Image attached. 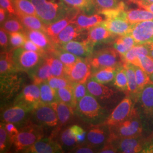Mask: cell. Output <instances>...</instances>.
<instances>
[{"instance_id":"1","label":"cell","mask_w":153,"mask_h":153,"mask_svg":"<svg viewBox=\"0 0 153 153\" xmlns=\"http://www.w3.org/2000/svg\"><path fill=\"white\" fill-rule=\"evenodd\" d=\"M134 107L142 123L143 134H153V83H148L138 94Z\"/></svg>"},{"instance_id":"2","label":"cell","mask_w":153,"mask_h":153,"mask_svg":"<svg viewBox=\"0 0 153 153\" xmlns=\"http://www.w3.org/2000/svg\"><path fill=\"white\" fill-rule=\"evenodd\" d=\"M35 7L37 16L45 25L57 22L76 9L67 5L62 0H30Z\"/></svg>"},{"instance_id":"3","label":"cell","mask_w":153,"mask_h":153,"mask_svg":"<svg viewBox=\"0 0 153 153\" xmlns=\"http://www.w3.org/2000/svg\"><path fill=\"white\" fill-rule=\"evenodd\" d=\"M75 113L90 125L104 123L109 115L107 109L90 94L78 103Z\"/></svg>"},{"instance_id":"4","label":"cell","mask_w":153,"mask_h":153,"mask_svg":"<svg viewBox=\"0 0 153 153\" xmlns=\"http://www.w3.org/2000/svg\"><path fill=\"white\" fill-rule=\"evenodd\" d=\"M109 140H116L143 135L142 123L134 107L131 115L126 120L114 126H109Z\"/></svg>"},{"instance_id":"5","label":"cell","mask_w":153,"mask_h":153,"mask_svg":"<svg viewBox=\"0 0 153 153\" xmlns=\"http://www.w3.org/2000/svg\"><path fill=\"white\" fill-rule=\"evenodd\" d=\"M19 132L14 138L13 145L16 152H24L35 142L43 138L42 126L28 121L21 126Z\"/></svg>"},{"instance_id":"6","label":"cell","mask_w":153,"mask_h":153,"mask_svg":"<svg viewBox=\"0 0 153 153\" xmlns=\"http://www.w3.org/2000/svg\"><path fill=\"white\" fill-rule=\"evenodd\" d=\"M92 72L107 67H119L125 61L123 57L114 48H105L94 52L87 58Z\"/></svg>"},{"instance_id":"7","label":"cell","mask_w":153,"mask_h":153,"mask_svg":"<svg viewBox=\"0 0 153 153\" xmlns=\"http://www.w3.org/2000/svg\"><path fill=\"white\" fill-rule=\"evenodd\" d=\"M12 56L16 71L28 73L38 65L46 56L21 47L12 50Z\"/></svg>"},{"instance_id":"8","label":"cell","mask_w":153,"mask_h":153,"mask_svg":"<svg viewBox=\"0 0 153 153\" xmlns=\"http://www.w3.org/2000/svg\"><path fill=\"white\" fill-rule=\"evenodd\" d=\"M32 122L41 126L55 127L59 124L57 114L50 104L40 102L32 111Z\"/></svg>"},{"instance_id":"9","label":"cell","mask_w":153,"mask_h":153,"mask_svg":"<svg viewBox=\"0 0 153 153\" xmlns=\"http://www.w3.org/2000/svg\"><path fill=\"white\" fill-rule=\"evenodd\" d=\"M33 110L27 105L14 103L3 111L1 119L4 123H11L21 126L27 122L28 116L31 114Z\"/></svg>"},{"instance_id":"10","label":"cell","mask_w":153,"mask_h":153,"mask_svg":"<svg viewBox=\"0 0 153 153\" xmlns=\"http://www.w3.org/2000/svg\"><path fill=\"white\" fill-rule=\"evenodd\" d=\"M92 69L87 58L80 59L69 68H66V77L73 84L86 83L91 77Z\"/></svg>"},{"instance_id":"11","label":"cell","mask_w":153,"mask_h":153,"mask_svg":"<svg viewBox=\"0 0 153 153\" xmlns=\"http://www.w3.org/2000/svg\"><path fill=\"white\" fill-rule=\"evenodd\" d=\"M134 105V102L133 99L127 95L113 109L104 123L112 126L126 120L131 115Z\"/></svg>"},{"instance_id":"12","label":"cell","mask_w":153,"mask_h":153,"mask_svg":"<svg viewBox=\"0 0 153 153\" xmlns=\"http://www.w3.org/2000/svg\"><path fill=\"white\" fill-rule=\"evenodd\" d=\"M148 138L143 134L137 137L111 140L107 142H112L117 149L118 153H142Z\"/></svg>"},{"instance_id":"13","label":"cell","mask_w":153,"mask_h":153,"mask_svg":"<svg viewBox=\"0 0 153 153\" xmlns=\"http://www.w3.org/2000/svg\"><path fill=\"white\" fill-rule=\"evenodd\" d=\"M137 45L153 43V19L133 24L129 33Z\"/></svg>"},{"instance_id":"14","label":"cell","mask_w":153,"mask_h":153,"mask_svg":"<svg viewBox=\"0 0 153 153\" xmlns=\"http://www.w3.org/2000/svg\"><path fill=\"white\" fill-rule=\"evenodd\" d=\"M109 137V126L104 123L90 125L86 136L88 143L99 150L108 141Z\"/></svg>"},{"instance_id":"15","label":"cell","mask_w":153,"mask_h":153,"mask_svg":"<svg viewBox=\"0 0 153 153\" xmlns=\"http://www.w3.org/2000/svg\"><path fill=\"white\" fill-rule=\"evenodd\" d=\"M41 102L39 85L30 84L26 86L16 97L14 103L27 105L33 109Z\"/></svg>"},{"instance_id":"16","label":"cell","mask_w":153,"mask_h":153,"mask_svg":"<svg viewBox=\"0 0 153 153\" xmlns=\"http://www.w3.org/2000/svg\"><path fill=\"white\" fill-rule=\"evenodd\" d=\"M16 73L1 76V98L9 99L21 88V81Z\"/></svg>"},{"instance_id":"17","label":"cell","mask_w":153,"mask_h":153,"mask_svg":"<svg viewBox=\"0 0 153 153\" xmlns=\"http://www.w3.org/2000/svg\"><path fill=\"white\" fill-rule=\"evenodd\" d=\"M86 86L89 94L98 100L106 101L116 96V91L114 90L91 78L86 82Z\"/></svg>"},{"instance_id":"18","label":"cell","mask_w":153,"mask_h":153,"mask_svg":"<svg viewBox=\"0 0 153 153\" xmlns=\"http://www.w3.org/2000/svg\"><path fill=\"white\" fill-rule=\"evenodd\" d=\"M59 47L78 57L88 58L93 54L94 45L85 39L82 42L72 40Z\"/></svg>"},{"instance_id":"19","label":"cell","mask_w":153,"mask_h":153,"mask_svg":"<svg viewBox=\"0 0 153 153\" xmlns=\"http://www.w3.org/2000/svg\"><path fill=\"white\" fill-rule=\"evenodd\" d=\"M62 147L60 143L53 141L51 138H42L35 142L24 153H62Z\"/></svg>"},{"instance_id":"20","label":"cell","mask_w":153,"mask_h":153,"mask_svg":"<svg viewBox=\"0 0 153 153\" xmlns=\"http://www.w3.org/2000/svg\"><path fill=\"white\" fill-rule=\"evenodd\" d=\"M100 24L115 35L119 36L130 33L132 26L131 23L123 16L105 19Z\"/></svg>"},{"instance_id":"21","label":"cell","mask_w":153,"mask_h":153,"mask_svg":"<svg viewBox=\"0 0 153 153\" xmlns=\"http://www.w3.org/2000/svg\"><path fill=\"white\" fill-rule=\"evenodd\" d=\"M23 33L28 39L44 50L47 54L51 53L56 48V45L43 31L25 28Z\"/></svg>"},{"instance_id":"22","label":"cell","mask_w":153,"mask_h":153,"mask_svg":"<svg viewBox=\"0 0 153 153\" xmlns=\"http://www.w3.org/2000/svg\"><path fill=\"white\" fill-rule=\"evenodd\" d=\"M85 31L79 27L75 23H71L51 40L56 45L60 46L62 44L80 38Z\"/></svg>"},{"instance_id":"23","label":"cell","mask_w":153,"mask_h":153,"mask_svg":"<svg viewBox=\"0 0 153 153\" xmlns=\"http://www.w3.org/2000/svg\"><path fill=\"white\" fill-rule=\"evenodd\" d=\"M80 12L76 9L69 15L60 20L50 25H46L45 31L51 40L55 38L60 33L71 23H74L77 15Z\"/></svg>"},{"instance_id":"24","label":"cell","mask_w":153,"mask_h":153,"mask_svg":"<svg viewBox=\"0 0 153 153\" xmlns=\"http://www.w3.org/2000/svg\"><path fill=\"white\" fill-rule=\"evenodd\" d=\"M115 36V35L111 33L106 28L99 24L88 30L86 40L95 45L100 43L108 41Z\"/></svg>"},{"instance_id":"25","label":"cell","mask_w":153,"mask_h":153,"mask_svg":"<svg viewBox=\"0 0 153 153\" xmlns=\"http://www.w3.org/2000/svg\"><path fill=\"white\" fill-rule=\"evenodd\" d=\"M27 73L33 83L37 85L47 81L50 77L53 76L50 66L45 60V57L38 65Z\"/></svg>"},{"instance_id":"26","label":"cell","mask_w":153,"mask_h":153,"mask_svg":"<svg viewBox=\"0 0 153 153\" xmlns=\"http://www.w3.org/2000/svg\"><path fill=\"white\" fill-rule=\"evenodd\" d=\"M105 19V17L100 13L88 16L79 13L74 23L82 30H88L90 28L100 24Z\"/></svg>"},{"instance_id":"27","label":"cell","mask_w":153,"mask_h":153,"mask_svg":"<svg viewBox=\"0 0 153 153\" xmlns=\"http://www.w3.org/2000/svg\"><path fill=\"white\" fill-rule=\"evenodd\" d=\"M55 110L61 126H64L71 120L75 113V110L71 106L59 100L50 104Z\"/></svg>"},{"instance_id":"28","label":"cell","mask_w":153,"mask_h":153,"mask_svg":"<svg viewBox=\"0 0 153 153\" xmlns=\"http://www.w3.org/2000/svg\"><path fill=\"white\" fill-rule=\"evenodd\" d=\"M123 66L125 68L128 78V94L127 95L129 96L134 102L138 94L140 93L136 82L134 65L129 62H125L123 64Z\"/></svg>"},{"instance_id":"29","label":"cell","mask_w":153,"mask_h":153,"mask_svg":"<svg viewBox=\"0 0 153 153\" xmlns=\"http://www.w3.org/2000/svg\"><path fill=\"white\" fill-rule=\"evenodd\" d=\"M16 16L21 21L26 29L45 31L46 25L38 16L27 15L16 12Z\"/></svg>"},{"instance_id":"30","label":"cell","mask_w":153,"mask_h":153,"mask_svg":"<svg viewBox=\"0 0 153 153\" xmlns=\"http://www.w3.org/2000/svg\"><path fill=\"white\" fill-rule=\"evenodd\" d=\"M118 67H107L93 71L90 78L96 82L107 84L114 81L116 69Z\"/></svg>"},{"instance_id":"31","label":"cell","mask_w":153,"mask_h":153,"mask_svg":"<svg viewBox=\"0 0 153 153\" xmlns=\"http://www.w3.org/2000/svg\"><path fill=\"white\" fill-rule=\"evenodd\" d=\"M18 72L16 71L10 51H1L0 56V74L1 76H6Z\"/></svg>"},{"instance_id":"32","label":"cell","mask_w":153,"mask_h":153,"mask_svg":"<svg viewBox=\"0 0 153 153\" xmlns=\"http://www.w3.org/2000/svg\"><path fill=\"white\" fill-rule=\"evenodd\" d=\"M133 9L126 10L125 17L126 19L131 23L135 24L138 22L153 19V13L146 9Z\"/></svg>"},{"instance_id":"33","label":"cell","mask_w":153,"mask_h":153,"mask_svg":"<svg viewBox=\"0 0 153 153\" xmlns=\"http://www.w3.org/2000/svg\"><path fill=\"white\" fill-rule=\"evenodd\" d=\"M149 48L148 44L136 45L130 49L123 57L125 62L138 66V57L140 55L149 56Z\"/></svg>"},{"instance_id":"34","label":"cell","mask_w":153,"mask_h":153,"mask_svg":"<svg viewBox=\"0 0 153 153\" xmlns=\"http://www.w3.org/2000/svg\"><path fill=\"white\" fill-rule=\"evenodd\" d=\"M49 54H52L60 59L65 66L66 68L71 67L80 59V57L62 49L57 45H56L55 49Z\"/></svg>"},{"instance_id":"35","label":"cell","mask_w":153,"mask_h":153,"mask_svg":"<svg viewBox=\"0 0 153 153\" xmlns=\"http://www.w3.org/2000/svg\"><path fill=\"white\" fill-rule=\"evenodd\" d=\"M45 60L49 64L53 76H65V66L60 59L52 54H48L45 57Z\"/></svg>"},{"instance_id":"36","label":"cell","mask_w":153,"mask_h":153,"mask_svg":"<svg viewBox=\"0 0 153 153\" xmlns=\"http://www.w3.org/2000/svg\"><path fill=\"white\" fill-rule=\"evenodd\" d=\"M40 91L41 102L45 104H51L58 100L56 90L50 86L47 81L39 85Z\"/></svg>"},{"instance_id":"37","label":"cell","mask_w":153,"mask_h":153,"mask_svg":"<svg viewBox=\"0 0 153 153\" xmlns=\"http://www.w3.org/2000/svg\"><path fill=\"white\" fill-rule=\"evenodd\" d=\"M114 85L116 88L120 91L128 94V78L126 74L125 68L123 65L118 67L116 69Z\"/></svg>"},{"instance_id":"38","label":"cell","mask_w":153,"mask_h":153,"mask_svg":"<svg viewBox=\"0 0 153 153\" xmlns=\"http://www.w3.org/2000/svg\"><path fill=\"white\" fill-rule=\"evenodd\" d=\"M56 93L58 100L68 104L74 110L76 109V104L73 95V86L57 89Z\"/></svg>"},{"instance_id":"39","label":"cell","mask_w":153,"mask_h":153,"mask_svg":"<svg viewBox=\"0 0 153 153\" xmlns=\"http://www.w3.org/2000/svg\"><path fill=\"white\" fill-rule=\"evenodd\" d=\"M13 2L16 12L38 16L35 7L30 0H13Z\"/></svg>"},{"instance_id":"40","label":"cell","mask_w":153,"mask_h":153,"mask_svg":"<svg viewBox=\"0 0 153 153\" xmlns=\"http://www.w3.org/2000/svg\"><path fill=\"white\" fill-rule=\"evenodd\" d=\"M66 4L79 11L89 13L95 7L94 0H62Z\"/></svg>"},{"instance_id":"41","label":"cell","mask_w":153,"mask_h":153,"mask_svg":"<svg viewBox=\"0 0 153 153\" xmlns=\"http://www.w3.org/2000/svg\"><path fill=\"white\" fill-rule=\"evenodd\" d=\"M94 1L95 5L98 7L99 11L118 8L126 9L125 3L119 0H94Z\"/></svg>"},{"instance_id":"42","label":"cell","mask_w":153,"mask_h":153,"mask_svg":"<svg viewBox=\"0 0 153 153\" xmlns=\"http://www.w3.org/2000/svg\"><path fill=\"white\" fill-rule=\"evenodd\" d=\"M2 25V26H1V27L3 28L7 33L16 32H24L25 30V28L21 21L17 18H14L13 16L9 19H7Z\"/></svg>"},{"instance_id":"43","label":"cell","mask_w":153,"mask_h":153,"mask_svg":"<svg viewBox=\"0 0 153 153\" xmlns=\"http://www.w3.org/2000/svg\"><path fill=\"white\" fill-rule=\"evenodd\" d=\"M60 141L62 146L70 149V150L75 148L78 143L76 138L71 134L70 128L66 129L61 133Z\"/></svg>"},{"instance_id":"44","label":"cell","mask_w":153,"mask_h":153,"mask_svg":"<svg viewBox=\"0 0 153 153\" xmlns=\"http://www.w3.org/2000/svg\"><path fill=\"white\" fill-rule=\"evenodd\" d=\"M12 145L11 139L9 136L5 126V124H0V152L4 153L8 150Z\"/></svg>"},{"instance_id":"45","label":"cell","mask_w":153,"mask_h":153,"mask_svg":"<svg viewBox=\"0 0 153 153\" xmlns=\"http://www.w3.org/2000/svg\"><path fill=\"white\" fill-rule=\"evenodd\" d=\"M48 83L56 90L73 86V83L66 76H52L47 80Z\"/></svg>"},{"instance_id":"46","label":"cell","mask_w":153,"mask_h":153,"mask_svg":"<svg viewBox=\"0 0 153 153\" xmlns=\"http://www.w3.org/2000/svg\"><path fill=\"white\" fill-rule=\"evenodd\" d=\"M134 70L136 73L137 86L139 92H140L146 86V85L150 82L149 76L146 71L143 70L139 66L134 65Z\"/></svg>"},{"instance_id":"47","label":"cell","mask_w":153,"mask_h":153,"mask_svg":"<svg viewBox=\"0 0 153 153\" xmlns=\"http://www.w3.org/2000/svg\"><path fill=\"white\" fill-rule=\"evenodd\" d=\"M9 43L13 49L21 47L27 38L23 32L9 33Z\"/></svg>"},{"instance_id":"48","label":"cell","mask_w":153,"mask_h":153,"mask_svg":"<svg viewBox=\"0 0 153 153\" xmlns=\"http://www.w3.org/2000/svg\"><path fill=\"white\" fill-rule=\"evenodd\" d=\"M73 92L75 102L77 105L78 103L83 97L89 94L86 86V83H74L73 85Z\"/></svg>"},{"instance_id":"49","label":"cell","mask_w":153,"mask_h":153,"mask_svg":"<svg viewBox=\"0 0 153 153\" xmlns=\"http://www.w3.org/2000/svg\"><path fill=\"white\" fill-rule=\"evenodd\" d=\"M138 66H140L143 70L150 75L153 73V59L146 55H141L139 56Z\"/></svg>"},{"instance_id":"50","label":"cell","mask_w":153,"mask_h":153,"mask_svg":"<svg viewBox=\"0 0 153 153\" xmlns=\"http://www.w3.org/2000/svg\"><path fill=\"white\" fill-rule=\"evenodd\" d=\"M71 134L76 138L77 141L79 143H82L85 140L87 136V133L79 126L74 125L70 127Z\"/></svg>"},{"instance_id":"51","label":"cell","mask_w":153,"mask_h":153,"mask_svg":"<svg viewBox=\"0 0 153 153\" xmlns=\"http://www.w3.org/2000/svg\"><path fill=\"white\" fill-rule=\"evenodd\" d=\"M99 149L95 148L90 143L86 145H76L75 148L70 150L71 153H93L98 152Z\"/></svg>"},{"instance_id":"52","label":"cell","mask_w":153,"mask_h":153,"mask_svg":"<svg viewBox=\"0 0 153 153\" xmlns=\"http://www.w3.org/2000/svg\"><path fill=\"white\" fill-rule=\"evenodd\" d=\"M22 47L26 50L36 52L39 53H41L42 55H44L45 56L48 55L44 50L39 47L38 45L35 44L33 42L28 38L26 39V40L25 41V43L23 45Z\"/></svg>"},{"instance_id":"53","label":"cell","mask_w":153,"mask_h":153,"mask_svg":"<svg viewBox=\"0 0 153 153\" xmlns=\"http://www.w3.org/2000/svg\"><path fill=\"white\" fill-rule=\"evenodd\" d=\"M114 48H115L123 57H124L126 53L130 50L126 45L125 43L123 40L120 36L116 39L114 43Z\"/></svg>"},{"instance_id":"54","label":"cell","mask_w":153,"mask_h":153,"mask_svg":"<svg viewBox=\"0 0 153 153\" xmlns=\"http://www.w3.org/2000/svg\"><path fill=\"white\" fill-rule=\"evenodd\" d=\"M1 7L5 9L11 16H16V11L13 5V0H0Z\"/></svg>"},{"instance_id":"55","label":"cell","mask_w":153,"mask_h":153,"mask_svg":"<svg viewBox=\"0 0 153 153\" xmlns=\"http://www.w3.org/2000/svg\"><path fill=\"white\" fill-rule=\"evenodd\" d=\"M4 124H5L6 130L9 136L11 139V143L13 145V142L14 138L19 133V131L17 128L16 125H15L14 124H13L11 123H4Z\"/></svg>"},{"instance_id":"56","label":"cell","mask_w":153,"mask_h":153,"mask_svg":"<svg viewBox=\"0 0 153 153\" xmlns=\"http://www.w3.org/2000/svg\"><path fill=\"white\" fill-rule=\"evenodd\" d=\"M7 32L3 28L1 27L0 29V45L1 48L3 49V51H6L9 45V37L7 35Z\"/></svg>"},{"instance_id":"57","label":"cell","mask_w":153,"mask_h":153,"mask_svg":"<svg viewBox=\"0 0 153 153\" xmlns=\"http://www.w3.org/2000/svg\"><path fill=\"white\" fill-rule=\"evenodd\" d=\"M98 153H115L118 152L117 149L112 142H107L99 150Z\"/></svg>"},{"instance_id":"58","label":"cell","mask_w":153,"mask_h":153,"mask_svg":"<svg viewBox=\"0 0 153 153\" xmlns=\"http://www.w3.org/2000/svg\"><path fill=\"white\" fill-rule=\"evenodd\" d=\"M131 2L136 4L141 8L142 6L152 4L153 3V0H131Z\"/></svg>"},{"instance_id":"59","label":"cell","mask_w":153,"mask_h":153,"mask_svg":"<svg viewBox=\"0 0 153 153\" xmlns=\"http://www.w3.org/2000/svg\"><path fill=\"white\" fill-rule=\"evenodd\" d=\"M7 11H6L5 9L1 7L0 8V23L1 25H2L4 22H5L6 20V13Z\"/></svg>"},{"instance_id":"60","label":"cell","mask_w":153,"mask_h":153,"mask_svg":"<svg viewBox=\"0 0 153 153\" xmlns=\"http://www.w3.org/2000/svg\"><path fill=\"white\" fill-rule=\"evenodd\" d=\"M147 44H148L149 51V56L153 59V43Z\"/></svg>"},{"instance_id":"61","label":"cell","mask_w":153,"mask_h":153,"mask_svg":"<svg viewBox=\"0 0 153 153\" xmlns=\"http://www.w3.org/2000/svg\"><path fill=\"white\" fill-rule=\"evenodd\" d=\"M141 8L146 9L147 10H149V11H151V12H152L153 13V3L150 4H149V5H147L142 6Z\"/></svg>"},{"instance_id":"62","label":"cell","mask_w":153,"mask_h":153,"mask_svg":"<svg viewBox=\"0 0 153 153\" xmlns=\"http://www.w3.org/2000/svg\"><path fill=\"white\" fill-rule=\"evenodd\" d=\"M149 80H150V82H152L153 83V73H152L151 74L149 75Z\"/></svg>"}]
</instances>
